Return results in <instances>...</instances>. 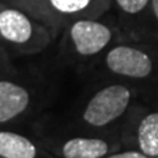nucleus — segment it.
Returning a JSON list of instances; mask_svg holds the SVG:
<instances>
[{
  "label": "nucleus",
  "instance_id": "obj_10",
  "mask_svg": "<svg viewBox=\"0 0 158 158\" xmlns=\"http://www.w3.org/2000/svg\"><path fill=\"white\" fill-rule=\"evenodd\" d=\"M123 11L127 13H137L145 8L149 0H116Z\"/></svg>",
  "mask_w": 158,
  "mask_h": 158
},
{
  "label": "nucleus",
  "instance_id": "obj_2",
  "mask_svg": "<svg viewBox=\"0 0 158 158\" xmlns=\"http://www.w3.org/2000/svg\"><path fill=\"white\" fill-rule=\"evenodd\" d=\"M106 63L111 71L129 78H145L153 63L146 53L131 46H116L107 54Z\"/></svg>",
  "mask_w": 158,
  "mask_h": 158
},
{
  "label": "nucleus",
  "instance_id": "obj_12",
  "mask_svg": "<svg viewBox=\"0 0 158 158\" xmlns=\"http://www.w3.org/2000/svg\"><path fill=\"white\" fill-rule=\"evenodd\" d=\"M152 6H153V12H154L156 17L158 20V0H152Z\"/></svg>",
  "mask_w": 158,
  "mask_h": 158
},
{
  "label": "nucleus",
  "instance_id": "obj_11",
  "mask_svg": "<svg viewBox=\"0 0 158 158\" xmlns=\"http://www.w3.org/2000/svg\"><path fill=\"white\" fill-rule=\"evenodd\" d=\"M108 158H149V157L145 156L144 153H138V152H125V153L113 154Z\"/></svg>",
  "mask_w": 158,
  "mask_h": 158
},
{
  "label": "nucleus",
  "instance_id": "obj_4",
  "mask_svg": "<svg viewBox=\"0 0 158 158\" xmlns=\"http://www.w3.org/2000/svg\"><path fill=\"white\" fill-rule=\"evenodd\" d=\"M29 104V94L12 82H0V123H6L20 115Z\"/></svg>",
  "mask_w": 158,
  "mask_h": 158
},
{
  "label": "nucleus",
  "instance_id": "obj_8",
  "mask_svg": "<svg viewBox=\"0 0 158 158\" xmlns=\"http://www.w3.org/2000/svg\"><path fill=\"white\" fill-rule=\"evenodd\" d=\"M138 145L148 157L158 156V112L142 118L138 127Z\"/></svg>",
  "mask_w": 158,
  "mask_h": 158
},
{
  "label": "nucleus",
  "instance_id": "obj_1",
  "mask_svg": "<svg viewBox=\"0 0 158 158\" xmlns=\"http://www.w3.org/2000/svg\"><path fill=\"white\" fill-rule=\"evenodd\" d=\"M131 100V91L121 85H112L96 92L83 113L85 121L94 127H103L125 112Z\"/></svg>",
  "mask_w": 158,
  "mask_h": 158
},
{
  "label": "nucleus",
  "instance_id": "obj_9",
  "mask_svg": "<svg viewBox=\"0 0 158 158\" xmlns=\"http://www.w3.org/2000/svg\"><path fill=\"white\" fill-rule=\"evenodd\" d=\"M91 0H50L52 6L62 13H75L85 9Z\"/></svg>",
  "mask_w": 158,
  "mask_h": 158
},
{
  "label": "nucleus",
  "instance_id": "obj_3",
  "mask_svg": "<svg viewBox=\"0 0 158 158\" xmlns=\"http://www.w3.org/2000/svg\"><path fill=\"white\" fill-rule=\"evenodd\" d=\"M71 38L75 49L82 56H92L102 50L111 41L112 33L104 24L81 20L71 27Z\"/></svg>",
  "mask_w": 158,
  "mask_h": 158
},
{
  "label": "nucleus",
  "instance_id": "obj_6",
  "mask_svg": "<svg viewBox=\"0 0 158 158\" xmlns=\"http://www.w3.org/2000/svg\"><path fill=\"white\" fill-rule=\"evenodd\" d=\"M107 152L108 145L106 141L83 137L69 140L62 149L65 158H102L107 154Z\"/></svg>",
  "mask_w": 158,
  "mask_h": 158
},
{
  "label": "nucleus",
  "instance_id": "obj_5",
  "mask_svg": "<svg viewBox=\"0 0 158 158\" xmlns=\"http://www.w3.org/2000/svg\"><path fill=\"white\" fill-rule=\"evenodd\" d=\"M0 33L11 42H27L32 36V24L17 9H4L0 12Z\"/></svg>",
  "mask_w": 158,
  "mask_h": 158
},
{
  "label": "nucleus",
  "instance_id": "obj_7",
  "mask_svg": "<svg viewBox=\"0 0 158 158\" xmlns=\"http://www.w3.org/2000/svg\"><path fill=\"white\" fill-rule=\"evenodd\" d=\"M36 146L17 133L0 132V156L3 158H34Z\"/></svg>",
  "mask_w": 158,
  "mask_h": 158
}]
</instances>
